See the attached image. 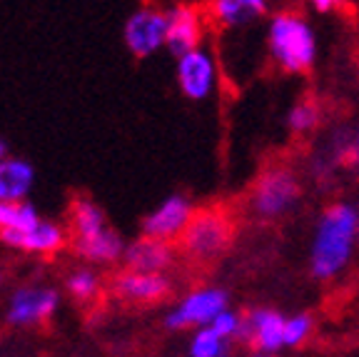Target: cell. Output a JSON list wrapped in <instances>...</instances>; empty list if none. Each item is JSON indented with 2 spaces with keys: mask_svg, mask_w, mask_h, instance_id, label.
Masks as SVG:
<instances>
[{
  "mask_svg": "<svg viewBox=\"0 0 359 357\" xmlns=\"http://www.w3.org/2000/svg\"><path fill=\"white\" fill-rule=\"evenodd\" d=\"M359 245V205L332 202L322 210L309 242V273L320 283L337 280L352 265Z\"/></svg>",
  "mask_w": 359,
  "mask_h": 357,
  "instance_id": "6da1fadb",
  "label": "cell"
},
{
  "mask_svg": "<svg viewBox=\"0 0 359 357\" xmlns=\"http://www.w3.org/2000/svg\"><path fill=\"white\" fill-rule=\"evenodd\" d=\"M264 48L269 63L285 75L309 73L320 58L317 30L304 13L292 8H282L267 18Z\"/></svg>",
  "mask_w": 359,
  "mask_h": 357,
  "instance_id": "7a4b0ae2",
  "label": "cell"
},
{
  "mask_svg": "<svg viewBox=\"0 0 359 357\" xmlns=\"http://www.w3.org/2000/svg\"><path fill=\"white\" fill-rule=\"evenodd\" d=\"M70 240L73 250L90 265H115L123 263L128 242L115 228H110L107 215L97 202L80 197L70 210Z\"/></svg>",
  "mask_w": 359,
  "mask_h": 357,
  "instance_id": "3957f363",
  "label": "cell"
},
{
  "mask_svg": "<svg viewBox=\"0 0 359 357\" xmlns=\"http://www.w3.org/2000/svg\"><path fill=\"white\" fill-rule=\"evenodd\" d=\"M302 200V180L287 165H269L257 175L250 190V210L259 220L287 218Z\"/></svg>",
  "mask_w": 359,
  "mask_h": 357,
  "instance_id": "277c9868",
  "label": "cell"
},
{
  "mask_svg": "<svg viewBox=\"0 0 359 357\" xmlns=\"http://www.w3.org/2000/svg\"><path fill=\"white\" fill-rule=\"evenodd\" d=\"M232 238H235V223L230 215L217 207H208V210H197L192 215L190 225L180 238V245L192 260L212 263L227 252Z\"/></svg>",
  "mask_w": 359,
  "mask_h": 357,
  "instance_id": "5b68a950",
  "label": "cell"
},
{
  "mask_svg": "<svg viewBox=\"0 0 359 357\" xmlns=\"http://www.w3.org/2000/svg\"><path fill=\"white\" fill-rule=\"evenodd\" d=\"M314 180H330L337 175V170H347V173L359 178V120L337 125L327 143L309 162Z\"/></svg>",
  "mask_w": 359,
  "mask_h": 357,
  "instance_id": "8992f818",
  "label": "cell"
},
{
  "mask_svg": "<svg viewBox=\"0 0 359 357\" xmlns=\"http://www.w3.org/2000/svg\"><path fill=\"white\" fill-rule=\"evenodd\" d=\"M230 307V295L222 287H195L182 295L165 315V325L170 330H197L208 327L222 310Z\"/></svg>",
  "mask_w": 359,
  "mask_h": 357,
  "instance_id": "52a82bcc",
  "label": "cell"
},
{
  "mask_svg": "<svg viewBox=\"0 0 359 357\" xmlns=\"http://www.w3.org/2000/svg\"><path fill=\"white\" fill-rule=\"evenodd\" d=\"M175 60H177L175 63V80H177L180 93L192 103L208 100L219 80V67L212 51L200 45V48L175 58Z\"/></svg>",
  "mask_w": 359,
  "mask_h": 357,
  "instance_id": "ba28073f",
  "label": "cell"
},
{
  "mask_svg": "<svg viewBox=\"0 0 359 357\" xmlns=\"http://www.w3.org/2000/svg\"><path fill=\"white\" fill-rule=\"evenodd\" d=\"M123 38L128 51L135 58L155 56L168 43V11H160V8L152 6L137 8L125 20Z\"/></svg>",
  "mask_w": 359,
  "mask_h": 357,
  "instance_id": "9c48e42d",
  "label": "cell"
},
{
  "mask_svg": "<svg viewBox=\"0 0 359 357\" xmlns=\"http://www.w3.org/2000/svg\"><path fill=\"white\" fill-rule=\"evenodd\" d=\"M60 295L48 285H22L8 300L6 318L15 327H35L55 315Z\"/></svg>",
  "mask_w": 359,
  "mask_h": 357,
  "instance_id": "30bf717a",
  "label": "cell"
},
{
  "mask_svg": "<svg viewBox=\"0 0 359 357\" xmlns=\"http://www.w3.org/2000/svg\"><path fill=\"white\" fill-rule=\"evenodd\" d=\"M287 318L272 307H252L242 315V330L237 340L250 345L259 355H277L285 347Z\"/></svg>",
  "mask_w": 359,
  "mask_h": 357,
  "instance_id": "8fae6325",
  "label": "cell"
},
{
  "mask_svg": "<svg viewBox=\"0 0 359 357\" xmlns=\"http://www.w3.org/2000/svg\"><path fill=\"white\" fill-rule=\"evenodd\" d=\"M192 215H195L192 202L185 195L172 193L150 215H145V220L140 225L142 235H150V238H157V240H165V242L180 240L182 233L187 230V225H190Z\"/></svg>",
  "mask_w": 359,
  "mask_h": 357,
  "instance_id": "7c38bea8",
  "label": "cell"
},
{
  "mask_svg": "<svg viewBox=\"0 0 359 357\" xmlns=\"http://www.w3.org/2000/svg\"><path fill=\"white\" fill-rule=\"evenodd\" d=\"M205 40V15L190 3H177L168 11V48L175 58L200 48Z\"/></svg>",
  "mask_w": 359,
  "mask_h": 357,
  "instance_id": "4fadbf2b",
  "label": "cell"
},
{
  "mask_svg": "<svg viewBox=\"0 0 359 357\" xmlns=\"http://www.w3.org/2000/svg\"><path fill=\"white\" fill-rule=\"evenodd\" d=\"M272 0H210V20L224 33L255 28L272 15Z\"/></svg>",
  "mask_w": 359,
  "mask_h": 357,
  "instance_id": "5bb4252c",
  "label": "cell"
},
{
  "mask_svg": "<svg viewBox=\"0 0 359 357\" xmlns=\"http://www.w3.org/2000/svg\"><path fill=\"white\" fill-rule=\"evenodd\" d=\"M115 292L128 302L152 305L172 292L168 273H140V270H125L115 278Z\"/></svg>",
  "mask_w": 359,
  "mask_h": 357,
  "instance_id": "9a60e30c",
  "label": "cell"
},
{
  "mask_svg": "<svg viewBox=\"0 0 359 357\" xmlns=\"http://www.w3.org/2000/svg\"><path fill=\"white\" fill-rule=\"evenodd\" d=\"M67 240V233L60 223L53 220H40L35 228L25 230V233H3L0 230V242L13 250L33 252V255H53L57 252Z\"/></svg>",
  "mask_w": 359,
  "mask_h": 357,
  "instance_id": "2e32d148",
  "label": "cell"
},
{
  "mask_svg": "<svg viewBox=\"0 0 359 357\" xmlns=\"http://www.w3.org/2000/svg\"><path fill=\"white\" fill-rule=\"evenodd\" d=\"M172 260V245L165 240H157V238H150V235H140L137 240L128 242L123 252L125 268L140 270V273H168Z\"/></svg>",
  "mask_w": 359,
  "mask_h": 357,
  "instance_id": "e0dca14e",
  "label": "cell"
},
{
  "mask_svg": "<svg viewBox=\"0 0 359 357\" xmlns=\"http://www.w3.org/2000/svg\"><path fill=\"white\" fill-rule=\"evenodd\" d=\"M35 185V168L25 157H8L0 165V202L28 200Z\"/></svg>",
  "mask_w": 359,
  "mask_h": 357,
  "instance_id": "ac0fdd59",
  "label": "cell"
},
{
  "mask_svg": "<svg viewBox=\"0 0 359 357\" xmlns=\"http://www.w3.org/2000/svg\"><path fill=\"white\" fill-rule=\"evenodd\" d=\"M320 123H322V105H320V100H314V98H302V100H297L285 115L287 130H290L292 135H297V138L312 135L314 130L320 128Z\"/></svg>",
  "mask_w": 359,
  "mask_h": 357,
  "instance_id": "d6986e66",
  "label": "cell"
},
{
  "mask_svg": "<svg viewBox=\"0 0 359 357\" xmlns=\"http://www.w3.org/2000/svg\"><path fill=\"white\" fill-rule=\"evenodd\" d=\"M38 207L30 200L20 202H0V230L3 233H25L40 223Z\"/></svg>",
  "mask_w": 359,
  "mask_h": 357,
  "instance_id": "ffe728a7",
  "label": "cell"
},
{
  "mask_svg": "<svg viewBox=\"0 0 359 357\" xmlns=\"http://www.w3.org/2000/svg\"><path fill=\"white\" fill-rule=\"evenodd\" d=\"M190 357H230L232 340L217 335L212 327H197L190 337Z\"/></svg>",
  "mask_w": 359,
  "mask_h": 357,
  "instance_id": "44dd1931",
  "label": "cell"
},
{
  "mask_svg": "<svg viewBox=\"0 0 359 357\" xmlns=\"http://www.w3.org/2000/svg\"><path fill=\"white\" fill-rule=\"evenodd\" d=\"M65 290L80 302H90L100 292V275L93 268H75L67 273Z\"/></svg>",
  "mask_w": 359,
  "mask_h": 357,
  "instance_id": "7402d4cb",
  "label": "cell"
},
{
  "mask_svg": "<svg viewBox=\"0 0 359 357\" xmlns=\"http://www.w3.org/2000/svg\"><path fill=\"white\" fill-rule=\"evenodd\" d=\"M314 332V320L307 313H297L287 318L285 323V347H299L312 337Z\"/></svg>",
  "mask_w": 359,
  "mask_h": 357,
  "instance_id": "603a6c76",
  "label": "cell"
},
{
  "mask_svg": "<svg viewBox=\"0 0 359 357\" xmlns=\"http://www.w3.org/2000/svg\"><path fill=\"white\" fill-rule=\"evenodd\" d=\"M210 327L217 332V335L227 337V340H235V337H240V330H242V315L235 313V310H222V313L217 315V318L210 323Z\"/></svg>",
  "mask_w": 359,
  "mask_h": 357,
  "instance_id": "cb8c5ba5",
  "label": "cell"
},
{
  "mask_svg": "<svg viewBox=\"0 0 359 357\" xmlns=\"http://www.w3.org/2000/svg\"><path fill=\"white\" fill-rule=\"evenodd\" d=\"M304 3H307L314 13H322V15H327V13L342 11L349 0H304Z\"/></svg>",
  "mask_w": 359,
  "mask_h": 357,
  "instance_id": "d4e9b609",
  "label": "cell"
},
{
  "mask_svg": "<svg viewBox=\"0 0 359 357\" xmlns=\"http://www.w3.org/2000/svg\"><path fill=\"white\" fill-rule=\"evenodd\" d=\"M8 157H11V152H8V143L3 138H0V165H3V162H6Z\"/></svg>",
  "mask_w": 359,
  "mask_h": 357,
  "instance_id": "484cf974",
  "label": "cell"
},
{
  "mask_svg": "<svg viewBox=\"0 0 359 357\" xmlns=\"http://www.w3.org/2000/svg\"><path fill=\"white\" fill-rule=\"evenodd\" d=\"M250 357H267V355H259V352H255V355H250Z\"/></svg>",
  "mask_w": 359,
  "mask_h": 357,
  "instance_id": "4316f807",
  "label": "cell"
},
{
  "mask_svg": "<svg viewBox=\"0 0 359 357\" xmlns=\"http://www.w3.org/2000/svg\"><path fill=\"white\" fill-rule=\"evenodd\" d=\"M0 287H3V275H0Z\"/></svg>",
  "mask_w": 359,
  "mask_h": 357,
  "instance_id": "83f0119b",
  "label": "cell"
}]
</instances>
